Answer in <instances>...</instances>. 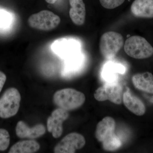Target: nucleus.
<instances>
[{
  "instance_id": "obj_18",
  "label": "nucleus",
  "mask_w": 153,
  "mask_h": 153,
  "mask_svg": "<svg viewBox=\"0 0 153 153\" xmlns=\"http://www.w3.org/2000/svg\"><path fill=\"white\" fill-rule=\"evenodd\" d=\"M9 132L4 128H0V151H6L10 144Z\"/></svg>"
},
{
  "instance_id": "obj_4",
  "label": "nucleus",
  "mask_w": 153,
  "mask_h": 153,
  "mask_svg": "<svg viewBox=\"0 0 153 153\" xmlns=\"http://www.w3.org/2000/svg\"><path fill=\"white\" fill-rule=\"evenodd\" d=\"M21 96L14 87L8 88L0 98V117L7 119L17 114L20 108Z\"/></svg>"
},
{
  "instance_id": "obj_16",
  "label": "nucleus",
  "mask_w": 153,
  "mask_h": 153,
  "mask_svg": "<svg viewBox=\"0 0 153 153\" xmlns=\"http://www.w3.org/2000/svg\"><path fill=\"white\" fill-rule=\"evenodd\" d=\"M123 66L119 64H108L105 67L103 72V77L107 82H115L117 73H122L124 71Z\"/></svg>"
},
{
  "instance_id": "obj_12",
  "label": "nucleus",
  "mask_w": 153,
  "mask_h": 153,
  "mask_svg": "<svg viewBox=\"0 0 153 153\" xmlns=\"http://www.w3.org/2000/svg\"><path fill=\"white\" fill-rule=\"evenodd\" d=\"M115 121L112 117H106L100 121L97 126L95 137L100 142H102L105 138L114 133Z\"/></svg>"
},
{
  "instance_id": "obj_2",
  "label": "nucleus",
  "mask_w": 153,
  "mask_h": 153,
  "mask_svg": "<svg viewBox=\"0 0 153 153\" xmlns=\"http://www.w3.org/2000/svg\"><path fill=\"white\" fill-rule=\"evenodd\" d=\"M124 49L130 57L135 59L149 58L153 55V47L144 38L134 36L126 40Z\"/></svg>"
},
{
  "instance_id": "obj_14",
  "label": "nucleus",
  "mask_w": 153,
  "mask_h": 153,
  "mask_svg": "<svg viewBox=\"0 0 153 153\" xmlns=\"http://www.w3.org/2000/svg\"><path fill=\"white\" fill-rule=\"evenodd\" d=\"M133 84L137 89L153 94V75L149 72L137 73L132 78Z\"/></svg>"
},
{
  "instance_id": "obj_11",
  "label": "nucleus",
  "mask_w": 153,
  "mask_h": 153,
  "mask_svg": "<svg viewBox=\"0 0 153 153\" xmlns=\"http://www.w3.org/2000/svg\"><path fill=\"white\" fill-rule=\"evenodd\" d=\"M71 8L69 16L72 22L77 26L84 24L86 16V10L83 0H69Z\"/></svg>"
},
{
  "instance_id": "obj_5",
  "label": "nucleus",
  "mask_w": 153,
  "mask_h": 153,
  "mask_svg": "<svg viewBox=\"0 0 153 153\" xmlns=\"http://www.w3.org/2000/svg\"><path fill=\"white\" fill-rule=\"evenodd\" d=\"M60 17L51 11L44 10L29 17L28 24L33 29L41 31L54 30L60 23Z\"/></svg>"
},
{
  "instance_id": "obj_19",
  "label": "nucleus",
  "mask_w": 153,
  "mask_h": 153,
  "mask_svg": "<svg viewBox=\"0 0 153 153\" xmlns=\"http://www.w3.org/2000/svg\"><path fill=\"white\" fill-rule=\"evenodd\" d=\"M125 0H100V4L107 9H114L122 4Z\"/></svg>"
},
{
  "instance_id": "obj_9",
  "label": "nucleus",
  "mask_w": 153,
  "mask_h": 153,
  "mask_svg": "<svg viewBox=\"0 0 153 153\" xmlns=\"http://www.w3.org/2000/svg\"><path fill=\"white\" fill-rule=\"evenodd\" d=\"M46 128L42 124H38L30 127L25 122L19 121L17 124L16 132L20 138L34 139L44 135L46 133Z\"/></svg>"
},
{
  "instance_id": "obj_7",
  "label": "nucleus",
  "mask_w": 153,
  "mask_h": 153,
  "mask_svg": "<svg viewBox=\"0 0 153 153\" xmlns=\"http://www.w3.org/2000/svg\"><path fill=\"white\" fill-rule=\"evenodd\" d=\"M85 144V137L81 134L71 133L63 137L54 148L55 153H75L76 150L80 149Z\"/></svg>"
},
{
  "instance_id": "obj_20",
  "label": "nucleus",
  "mask_w": 153,
  "mask_h": 153,
  "mask_svg": "<svg viewBox=\"0 0 153 153\" xmlns=\"http://www.w3.org/2000/svg\"><path fill=\"white\" fill-rule=\"evenodd\" d=\"M10 18L8 14L0 11V27H5L10 23Z\"/></svg>"
},
{
  "instance_id": "obj_22",
  "label": "nucleus",
  "mask_w": 153,
  "mask_h": 153,
  "mask_svg": "<svg viewBox=\"0 0 153 153\" xmlns=\"http://www.w3.org/2000/svg\"><path fill=\"white\" fill-rule=\"evenodd\" d=\"M47 3L50 4H53L56 2L57 0H45Z\"/></svg>"
},
{
  "instance_id": "obj_1",
  "label": "nucleus",
  "mask_w": 153,
  "mask_h": 153,
  "mask_svg": "<svg viewBox=\"0 0 153 153\" xmlns=\"http://www.w3.org/2000/svg\"><path fill=\"white\" fill-rule=\"evenodd\" d=\"M85 100L84 94L71 88L57 91L53 96V101L55 104L67 111L79 108L84 103Z\"/></svg>"
},
{
  "instance_id": "obj_17",
  "label": "nucleus",
  "mask_w": 153,
  "mask_h": 153,
  "mask_svg": "<svg viewBox=\"0 0 153 153\" xmlns=\"http://www.w3.org/2000/svg\"><path fill=\"white\" fill-rule=\"evenodd\" d=\"M102 143L103 149L106 151L116 150L122 146L120 140L114 133L107 137Z\"/></svg>"
},
{
  "instance_id": "obj_3",
  "label": "nucleus",
  "mask_w": 153,
  "mask_h": 153,
  "mask_svg": "<svg viewBox=\"0 0 153 153\" xmlns=\"http://www.w3.org/2000/svg\"><path fill=\"white\" fill-rule=\"evenodd\" d=\"M124 45L123 36L120 33L110 31L102 34L100 40V53L105 59H113Z\"/></svg>"
},
{
  "instance_id": "obj_21",
  "label": "nucleus",
  "mask_w": 153,
  "mask_h": 153,
  "mask_svg": "<svg viewBox=\"0 0 153 153\" xmlns=\"http://www.w3.org/2000/svg\"><path fill=\"white\" fill-rule=\"evenodd\" d=\"M6 80L7 76L6 74L2 71H0V93L5 83Z\"/></svg>"
},
{
  "instance_id": "obj_6",
  "label": "nucleus",
  "mask_w": 153,
  "mask_h": 153,
  "mask_svg": "<svg viewBox=\"0 0 153 153\" xmlns=\"http://www.w3.org/2000/svg\"><path fill=\"white\" fill-rule=\"evenodd\" d=\"M94 97L99 101L108 100L114 104H121L123 98L122 87L116 81L107 82L95 91Z\"/></svg>"
},
{
  "instance_id": "obj_8",
  "label": "nucleus",
  "mask_w": 153,
  "mask_h": 153,
  "mask_svg": "<svg viewBox=\"0 0 153 153\" xmlns=\"http://www.w3.org/2000/svg\"><path fill=\"white\" fill-rule=\"evenodd\" d=\"M69 114L67 111L59 108L52 111L47 119V130L52 133L55 138L60 137L63 133V123L68 118Z\"/></svg>"
},
{
  "instance_id": "obj_23",
  "label": "nucleus",
  "mask_w": 153,
  "mask_h": 153,
  "mask_svg": "<svg viewBox=\"0 0 153 153\" xmlns=\"http://www.w3.org/2000/svg\"><path fill=\"white\" fill-rule=\"evenodd\" d=\"M151 101H152V102L153 103V97L152 98V99H151Z\"/></svg>"
},
{
  "instance_id": "obj_10",
  "label": "nucleus",
  "mask_w": 153,
  "mask_h": 153,
  "mask_svg": "<svg viewBox=\"0 0 153 153\" xmlns=\"http://www.w3.org/2000/svg\"><path fill=\"white\" fill-rule=\"evenodd\" d=\"M131 10L134 16L153 18V0H134L132 4Z\"/></svg>"
},
{
  "instance_id": "obj_15",
  "label": "nucleus",
  "mask_w": 153,
  "mask_h": 153,
  "mask_svg": "<svg viewBox=\"0 0 153 153\" xmlns=\"http://www.w3.org/2000/svg\"><path fill=\"white\" fill-rule=\"evenodd\" d=\"M40 144L33 140L18 142L11 147L9 153H33L38 152Z\"/></svg>"
},
{
  "instance_id": "obj_13",
  "label": "nucleus",
  "mask_w": 153,
  "mask_h": 153,
  "mask_svg": "<svg viewBox=\"0 0 153 153\" xmlns=\"http://www.w3.org/2000/svg\"><path fill=\"white\" fill-rule=\"evenodd\" d=\"M123 101L126 107L136 115H143L146 112V107L143 102L132 94L129 89L123 94Z\"/></svg>"
}]
</instances>
